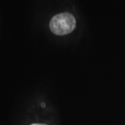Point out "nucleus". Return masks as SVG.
Segmentation results:
<instances>
[{"instance_id": "2", "label": "nucleus", "mask_w": 125, "mask_h": 125, "mask_svg": "<svg viewBox=\"0 0 125 125\" xmlns=\"http://www.w3.org/2000/svg\"><path fill=\"white\" fill-rule=\"evenodd\" d=\"M45 125V124H33V125Z\"/></svg>"}, {"instance_id": "1", "label": "nucleus", "mask_w": 125, "mask_h": 125, "mask_svg": "<svg viewBox=\"0 0 125 125\" xmlns=\"http://www.w3.org/2000/svg\"><path fill=\"white\" fill-rule=\"evenodd\" d=\"M49 27L51 31L56 35H66L74 29L76 27V20L70 13L58 14L52 19Z\"/></svg>"}]
</instances>
